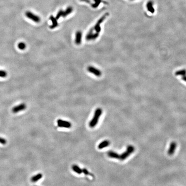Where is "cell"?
<instances>
[{
    "instance_id": "obj_1",
    "label": "cell",
    "mask_w": 186,
    "mask_h": 186,
    "mask_svg": "<svg viewBox=\"0 0 186 186\" xmlns=\"http://www.w3.org/2000/svg\"><path fill=\"white\" fill-rule=\"evenodd\" d=\"M102 114V110L101 108H98L95 111L93 118L89 122V126L91 128H94L98 124L99 119Z\"/></svg>"
},
{
    "instance_id": "obj_2",
    "label": "cell",
    "mask_w": 186,
    "mask_h": 186,
    "mask_svg": "<svg viewBox=\"0 0 186 186\" xmlns=\"http://www.w3.org/2000/svg\"><path fill=\"white\" fill-rule=\"evenodd\" d=\"M134 151L135 148L134 146L132 145L128 146L126 149V150L124 152H123L122 154L120 155L119 160L121 161L125 160L132 153H133Z\"/></svg>"
},
{
    "instance_id": "obj_3",
    "label": "cell",
    "mask_w": 186,
    "mask_h": 186,
    "mask_svg": "<svg viewBox=\"0 0 186 186\" xmlns=\"http://www.w3.org/2000/svg\"><path fill=\"white\" fill-rule=\"evenodd\" d=\"M25 15L27 18L32 20L35 23H39L41 21V19L40 17L38 16L37 15H35V14H33L32 12H30L29 11H27L26 12Z\"/></svg>"
},
{
    "instance_id": "obj_4",
    "label": "cell",
    "mask_w": 186,
    "mask_h": 186,
    "mask_svg": "<svg viewBox=\"0 0 186 186\" xmlns=\"http://www.w3.org/2000/svg\"><path fill=\"white\" fill-rule=\"evenodd\" d=\"M93 30L94 29L92 28L88 32L86 35V39L87 41H90V40H94L95 39H97L99 35V33L96 32L95 33H93Z\"/></svg>"
},
{
    "instance_id": "obj_5",
    "label": "cell",
    "mask_w": 186,
    "mask_h": 186,
    "mask_svg": "<svg viewBox=\"0 0 186 186\" xmlns=\"http://www.w3.org/2000/svg\"><path fill=\"white\" fill-rule=\"evenodd\" d=\"M108 15V14H106L105 15H104L103 17H101V19H100L98 21L97 23H96V25H95V26L94 27V29L97 32L99 33L101 31V23H103V22L104 20L106 17Z\"/></svg>"
},
{
    "instance_id": "obj_6",
    "label": "cell",
    "mask_w": 186,
    "mask_h": 186,
    "mask_svg": "<svg viewBox=\"0 0 186 186\" xmlns=\"http://www.w3.org/2000/svg\"><path fill=\"white\" fill-rule=\"evenodd\" d=\"M57 123L58 126L60 128H70L72 126V124L70 122H68L65 120H62L60 119L57 120Z\"/></svg>"
},
{
    "instance_id": "obj_7",
    "label": "cell",
    "mask_w": 186,
    "mask_h": 186,
    "mask_svg": "<svg viewBox=\"0 0 186 186\" xmlns=\"http://www.w3.org/2000/svg\"><path fill=\"white\" fill-rule=\"evenodd\" d=\"M26 108V105L24 103L20 104L12 108V111L14 113H16L20 111H23Z\"/></svg>"
},
{
    "instance_id": "obj_8",
    "label": "cell",
    "mask_w": 186,
    "mask_h": 186,
    "mask_svg": "<svg viewBox=\"0 0 186 186\" xmlns=\"http://www.w3.org/2000/svg\"><path fill=\"white\" fill-rule=\"evenodd\" d=\"M87 70L90 72L96 75V76L100 77L102 75V72L99 69L93 66H89L87 67Z\"/></svg>"
},
{
    "instance_id": "obj_9",
    "label": "cell",
    "mask_w": 186,
    "mask_h": 186,
    "mask_svg": "<svg viewBox=\"0 0 186 186\" xmlns=\"http://www.w3.org/2000/svg\"><path fill=\"white\" fill-rule=\"evenodd\" d=\"M177 146V143L175 142H172L170 144L168 150V154L169 156H172L174 154L175 152V150L176 149Z\"/></svg>"
},
{
    "instance_id": "obj_10",
    "label": "cell",
    "mask_w": 186,
    "mask_h": 186,
    "mask_svg": "<svg viewBox=\"0 0 186 186\" xmlns=\"http://www.w3.org/2000/svg\"><path fill=\"white\" fill-rule=\"evenodd\" d=\"M82 39V32L80 31H78L75 33V43L77 45L80 44Z\"/></svg>"
},
{
    "instance_id": "obj_11",
    "label": "cell",
    "mask_w": 186,
    "mask_h": 186,
    "mask_svg": "<svg viewBox=\"0 0 186 186\" xmlns=\"http://www.w3.org/2000/svg\"><path fill=\"white\" fill-rule=\"evenodd\" d=\"M50 19L51 20L52 23V24L50 27L51 29H55L56 27H57V26H58V23H57V19L56 18V17H54L53 16H51L50 17Z\"/></svg>"
},
{
    "instance_id": "obj_12",
    "label": "cell",
    "mask_w": 186,
    "mask_h": 186,
    "mask_svg": "<svg viewBox=\"0 0 186 186\" xmlns=\"http://www.w3.org/2000/svg\"><path fill=\"white\" fill-rule=\"evenodd\" d=\"M107 155H108V156L109 157L111 158L119 159L120 155H119L118 153H117L113 151H109L107 153Z\"/></svg>"
},
{
    "instance_id": "obj_13",
    "label": "cell",
    "mask_w": 186,
    "mask_h": 186,
    "mask_svg": "<svg viewBox=\"0 0 186 186\" xmlns=\"http://www.w3.org/2000/svg\"><path fill=\"white\" fill-rule=\"evenodd\" d=\"M110 142L108 140H105L101 143L98 146V148L99 149H102L104 148L105 147H107L110 145Z\"/></svg>"
},
{
    "instance_id": "obj_14",
    "label": "cell",
    "mask_w": 186,
    "mask_h": 186,
    "mask_svg": "<svg viewBox=\"0 0 186 186\" xmlns=\"http://www.w3.org/2000/svg\"><path fill=\"white\" fill-rule=\"evenodd\" d=\"M43 177V175L41 173H38V174H36L35 175L32 176L31 178V180L32 182H36L38 181V180H40Z\"/></svg>"
},
{
    "instance_id": "obj_15",
    "label": "cell",
    "mask_w": 186,
    "mask_h": 186,
    "mask_svg": "<svg viewBox=\"0 0 186 186\" xmlns=\"http://www.w3.org/2000/svg\"><path fill=\"white\" fill-rule=\"evenodd\" d=\"M72 169L74 172L78 174H81L82 173V170L80 168L78 165H74L72 166Z\"/></svg>"
},
{
    "instance_id": "obj_16",
    "label": "cell",
    "mask_w": 186,
    "mask_h": 186,
    "mask_svg": "<svg viewBox=\"0 0 186 186\" xmlns=\"http://www.w3.org/2000/svg\"><path fill=\"white\" fill-rule=\"evenodd\" d=\"M73 11V8L72 7H69L66 8V10H65V11H63V17H66V16H67L68 15H69L70 14H71Z\"/></svg>"
},
{
    "instance_id": "obj_17",
    "label": "cell",
    "mask_w": 186,
    "mask_h": 186,
    "mask_svg": "<svg viewBox=\"0 0 186 186\" xmlns=\"http://www.w3.org/2000/svg\"><path fill=\"white\" fill-rule=\"evenodd\" d=\"M175 75L176 76H184L186 75V70L183 69L177 71L175 73Z\"/></svg>"
},
{
    "instance_id": "obj_18",
    "label": "cell",
    "mask_w": 186,
    "mask_h": 186,
    "mask_svg": "<svg viewBox=\"0 0 186 186\" xmlns=\"http://www.w3.org/2000/svg\"><path fill=\"white\" fill-rule=\"evenodd\" d=\"M18 48L21 50H23L26 48V44L24 42H20L18 44Z\"/></svg>"
},
{
    "instance_id": "obj_19",
    "label": "cell",
    "mask_w": 186,
    "mask_h": 186,
    "mask_svg": "<svg viewBox=\"0 0 186 186\" xmlns=\"http://www.w3.org/2000/svg\"><path fill=\"white\" fill-rule=\"evenodd\" d=\"M94 1L95 2V4L92 5V7L93 8H98V6H99L102 2L101 0H94Z\"/></svg>"
},
{
    "instance_id": "obj_20",
    "label": "cell",
    "mask_w": 186,
    "mask_h": 186,
    "mask_svg": "<svg viewBox=\"0 0 186 186\" xmlns=\"http://www.w3.org/2000/svg\"><path fill=\"white\" fill-rule=\"evenodd\" d=\"M8 73L6 71L4 70H0V77L2 78H5L7 76Z\"/></svg>"
},
{
    "instance_id": "obj_21",
    "label": "cell",
    "mask_w": 186,
    "mask_h": 186,
    "mask_svg": "<svg viewBox=\"0 0 186 186\" xmlns=\"http://www.w3.org/2000/svg\"><path fill=\"white\" fill-rule=\"evenodd\" d=\"M63 10H60V11H59L57 13V16H56V18L57 20H58V19H59V18H60V17H62V16L63 17Z\"/></svg>"
},
{
    "instance_id": "obj_22",
    "label": "cell",
    "mask_w": 186,
    "mask_h": 186,
    "mask_svg": "<svg viewBox=\"0 0 186 186\" xmlns=\"http://www.w3.org/2000/svg\"><path fill=\"white\" fill-rule=\"evenodd\" d=\"M7 141L6 140L5 138L2 137H0V144H3V145H5L7 144Z\"/></svg>"
},
{
    "instance_id": "obj_23",
    "label": "cell",
    "mask_w": 186,
    "mask_h": 186,
    "mask_svg": "<svg viewBox=\"0 0 186 186\" xmlns=\"http://www.w3.org/2000/svg\"><path fill=\"white\" fill-rule=\"evenodd\" d=\"M82 173H84L85 175H90V173L89 172L88 170L86 168H83L82 169Z\"/></svg>"
},
{
    "instance_id": "obj_24",
    "label": "cell",
    "mask_w": 186,
    "mask_h": 186,
    "mask_svg": "<svg viewBox=\"0 0 186 186\" xmlns=\"http://www.w3.org/2000/svg\"><path fill=\"white\" fill-rule=\"evenodd\" d=\"M182 80H183V81H185L186 82V75H184V76H183L182 77Z\"/></svg>"
},
{
    "instance_id": "obj_25",
    "label": "cell",
    "mask_w": 186,
    "mask_h": 186,
    "mask_svg": "<svg viewBox=\"0 0 186 186\" xmlns=\"http://www.w3.org/2000/svg\"><path fill=\"white\" fill-rule=\"evenodd\" d=\"M81 1H83V2H88V0H81Z\"/></svg>"
},
{
    "instance_id": "obj_26",
    "label": "cell",
    "mask_w": 186,
    "mask_h": 186,
    "mask_svg": "<svg viewBox=\"0 0 186 186\" xmlns=\"http://www.w3.org/2000/svg\"></svg>"
}]
</instances>
